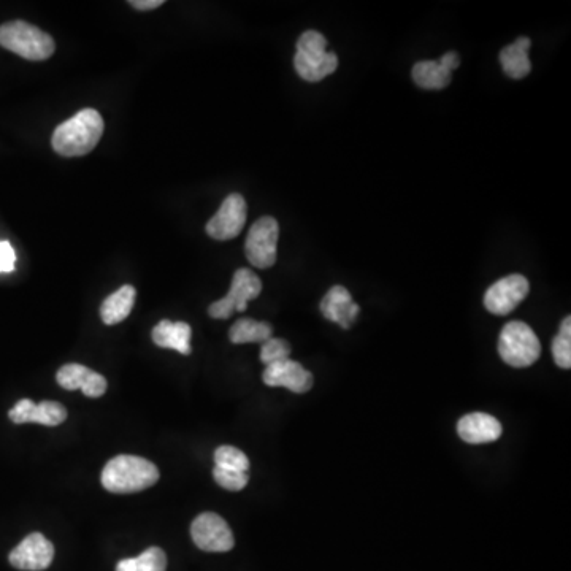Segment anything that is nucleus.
I'll return each mask as SVG.
<instances>
[{
  "label": "nucleus",
  "mask_w": 571,
  "mask_h": 571,
  "mask_svg": "<svg viewBox=\"0 0 571 571\" xmlns=\"http://www.w3.org/2000/svg\"><path fill=\"white\" fill-rule=\"evenodd\" d=\"M104 119L94 108H85L56 127L51 145L64 158L91 153L104 134Z\"/></svg>",
  "instance_id": "nucleus-1"
},
{
  "label": "nucleus",
  "mask_w": 571,
  "mask_h": 571,
  "mask_svg": "<svg viewBox=\"0 0 571 571\" xmlns=\"http://www.w3.org/2000/svg\"><path fill=\"white\" fill-rule=\"evenodd\" d=\"M102 486L112 494H135L159 481V470L153 462L132 454L113 457L102 470Z\"/></svg>",
  "instance_id": "nucleus-2"
},
{
  "label": "nucleus",
  "mask_w": 571,
  "mask_h": 571,
  "mask_svg": "<svg viewBox=\"0 0 571 571\" xmlns=\"http://www.w3.org/2000/svg\"><path fill=\"white\" fill-rule=\"evenodd\" d=\"M0 46L27 61H46L56 51L53 37L26 21H10L2 24Z\"/></svg>",
  "instance_id": "nucleus-3"
},
{
  "label": "nucleus",
  "mask_w": 571,
  "mask_h": 571,
  "mask_svg": "<svg viewBox=\"0 0 571 571\" xmlns=\"http://www.w3.org/2000/svg\"><path fill=\"white\" fill-rule=\"evenodd\" d=\"M327 39L321 32L307 31L297 40L294 67L297 75L308 83H318L337 70V54L326 50Z\"/></svg>",
  "instance_id": "nucleus-4"
},
{
  "label": "nucleus",
  "mask_w": 571,
  "mask_h": 571,
  "mask_svg": "<svg viewBox=\"0 0 571 571\" xmlns=\"http://www.w3.org/2000/svg\"><path fill=\"white\" fill-rule=\"evenodd\" d=\"M499 354L505 364L526 368L540 359L541 343L526 322H508L500 332Z\"/></svg>",
  "instance_id": "nucleus-5"
},
{
  "label": "nucleus",
  "mask_w": 571,
  "mask_h": 571,
  "mask_svg": "<svg viewBox=\"0 0 571 571\" xmlns=\"http://www.w3.org/2000/svg\"><path fill=\"white\" fill-rule=\"evenodd\" d=\"M261 292L262 281L256 273L248 269L237 270L227 296L211 303L208 315L213 319H229L235 311H245L248 302L259 297Z\"/></svg>",
  "instance_id": "nucleus-6"
},
{
  "label": "nucleus",
  "mask_w": 571,
  "mask_h": 571,
  "mask_svg": "<svg viewBox=\"0 0 571 571\" xmlns=\"http://www.w3.org/2000/svg\"><path fill=\"white\" fill-rule=\"evenodd\" d=\"M280 238V226L272 216L257 219L248 232L245 254L256 269H270L276 262V246Z\"/></svg>",
  "instance_id": "nucleus-7"
},
{
  "label": "nucleus",
  "mask_w": 571,
  "mask_h": 571,
  "mask_svg": "<svg viewBox=\"0 0 571 571\" xmlns=\"http://www.w3.org/2000/svg\"><path fill=\"white\" fill-rule=\"evenodd\" d=\"M192 541L207 552H227L234 548V533L219 514L202 513L191 526Z\"/></svg>",
  "instance_id": "nucleus-8"
},
{
  "label": "nucleus",
  "mask_w": 571,
  "mask_h": 571,
  "mask_svg": "<svg viewBox=\"0 0 571 571\" xmlns=\"http://www.w3.org/2000/svg\"><path fill=\"white\" fill-rule=\"evenodd\" d=\"M529 292L530 284L526 276L514 273L505 276L487 289L484 294V307L492 315H510L511 311L518 308L519 303L529 296Z\"/></svg>",
  "instance_id": "nucleus-9"
},
{
  "label": "nucleus",
  "mask_w": 571,
  "mask_h": 571,
  "mask_svg": "<svg viewBox=\"0 0 571 571\" xmlns=\"http://www.w3.org/2000/svg\"><path fill=\"white\" fill-rule=\"evenodd\" d=\"M246 202L240 194H230L216 215L207 223V234L215 240H232L242 234L246 224Z\"/></svg>",
  "instance_id": "nucleus-10"
},
{
  "label": "nucleus",
  "mask_w": 571,
  "mask_h": 571,
  "mask_svg": "<svg viewBox=\"0 0 571 571\" xmlns=\"http://www.w3.org/2000/svg\"><path fill=\"white\" fill-rule=\"evenodd\" d=\"M53 559V543L39 532L27 535L8 556L12 567L21 571L46 570V568L50 567Z\"/></svg>",
  "instance_id": "nucleus-11"
},
{
  "label": "nucleus",
  "mask_w": 571,
  "mask_h": 571,
  "mask_svg": "<svg viewBox=\"0 0 571 571\" xmlns=\"http://www.w3.org/2000/svg\"><path fill=\"white\" fill-rule=\"evenodd\" d=\"M262 380L270 388H286L294 394H305L313 388V375L291 359L267 365Z\"/></svg>",
  "instance_id": "nucleus-12"
},
{
  "label": "nucleus",
  "mask_w": 571,
  "mask_h": 571,
  "mask_svg": "<svg viewBox=\"0 0 571 571\" xmlns=\"http://www.w3.org/2000/svg\"><path fill=\"white\" fill-rule=\"evenodd\" d=\"M8 418L15 424L35 422V424H42V426L54 427L66 421L67 410L59 402L45 400V402L37 405L32 400L23 399L16 403L12 410L8 411Z\"/></svg>",
  "instance_id": "nucleus-13"
},
{
  "label": "nucleus",
  "mask_w": 571,
  "mask_h": 571,
  "mask_svg": "<svg viewBox=\"0 0 571 571\" xmlns=\"http://www.w3.org/2000/svg\"><path fill=\"white\" fill-rule=\"evenodd\" d=\"M56 380L62 389L66 391L81 389V392L91 399L102 397L107 392L108 384L105 376L92 372L91 368L81 364H66L59 368Z\"/></svg>",
  "instance_id": "nucleus-14"
},
{
  "label": "nucleus",
  "mask_w": 571,
  "mask_h": 571,
  "mask_svg": "<svg viewBox=\"0 0 571 571\" xmlns=\"http://www.w3.org/2000/svg\"><path fill=\"white\" fill-rule=\"evenodd\" d=\"M457 434L465 443L484 445L499 440L503 434V427L499 419L491 414L470 413L457 422Z\"/></svg>",
  "instance_id": "nucleus-15"
},
{
  "label": "nucleus",
  "mask_w": 571,
  "mask_h": 571,
  "mask_svg": "<svg viewBox=\"0 0 571 571\" xmlns=\"http://www.w3.org/2000/svg\"><path fill=\"white\" fill-rule=\"evenodd\" d=\"M321 313L330 322L349 329L359 315V305L353 302L348 289L334 286L321 300Z\"/></svg>",
  "instance_id": "nucleus-16"
},
{
  "label": "nucleus",
  "mask_w": 571,
  "mask_h": 571,
  "mask_svg": "<svg viewBox=\"0 0 571 571\" xmlns=\"http://www.w3.org/2000/svg\"><path fill=\"white\" fill-rule=\"evenodd\" d=\"M191 335L189 324L181 321L172 322L169 319H162L151 332L154 345L164 349H175L184 356L191 354Z\"/></svg>",
  "instance_id": "nucleus-17"
},
{
  "label": "nucleus",
  "mask_w": 571,
  "mask_h": 571,
  "mask_svg": "<svg viewBox=\"0 0 571 571\" xmlns=\"http://www.w3.org/2000/svg\"><path fill=\"white\" fill-rule=\"evenodd\" d=\"M530 45L532 42L529 37H519L513 45L506 46L500 53V64L506 75L513 80L526 78L532 70L529 59Z\"/></svg>",
  "instance_id": "nucleus-18"
},
{
  "label": "nucleus",
  "mask_w": 571,
  "mask_h": 571,
  "mask_svg": "<svg viewBox=\"0 0 571 571\" xmlns=\"http://www.w3.org/2000/svg\"><path fill=\"white\" fill-rule=\"evenodd\" d=\"M135 297H137V291H135L134 286L126 284L102 302L100 318L107 326H115V324L123 322L127 316L131 315Z\"/></svg>",
  "instance_id": "nucleus-19"
},
{
  "label": "nucleus",
  "mask_w": 571,
  "mask_h": 571,
  "mask_svg": "<svg viewBox=\"0 0 571 571\" xmlns=\"http://www.w3.org/2000/svg\"><path fill=\"white\" fill-rule=\"evenodd\" d=\"M273 327L269 322L254 321V319H238L234 326L230 327L229 338L234 345L245 343H264L272 338Z\"/></svg>",
  "instance_id": "nucleus-20"
},
{
  "label": "nucleus",
  "mask_w": 571,
  "mask_h": 571,
  "mask_svg": "<svg viewBox=\"0 0 571 571\" xmlns=\"http://www.w3.org/2000/svg\"><path fill=\"white\" fill-rule=\"evenodd\" d=\"M414 83L422 89H443L451 83V72L438 61H421L411 70Z\"/></svg>",
  "instance_id": "nucleus-21"
},
{
  "label": "nucleus",
  "mask_w": 571,
  "mask_h": 571,
  "mask_svg": "<svg viewBox=\"0 0 571 571\" xmlns=\"http://www.w3.org/2000/svg\"><path fill=\"white\" fill-rule=\"evenodd\" d=\"M167 556L161 548H148L138 557L123 559L116 565V571H165Z\"/></svg>",
  "instance_id": "nucleus-22"
},
{
  "label": "nucleus",
  "mask_w": 571,
  "mask_h": 571,
  "mask_svg": "<svg viewBox=\"0 0 571 571\" xmlns=\"http://www.w3.org/2000/svg\"><path fill=\"white\" fill-rule=\"evenodd\" d=\"M215 464L216 467L234 472L246 473L250 470V459L234 446H219L215 451Z\"/></svg>",
  "instance_id": "nucleus-23"
},
{
  "label": "nucleus",
  "mask_w": 571,
  "mask_h": 571,
  "mask_svg": "<svg viewBox=\"0 0 571 571\" xmlns=\"http://www.w3.org/2000/svg\"><path fill=\"white\" fill-rule=\"evenodd\" d=\"M552 356L560 368L571 367V318L564 319L559 334L552 342Z\"/></svg>",
  "instance_id": "nucleus-24"
},
{
  "label": "nucleus",
  "mask_w": 571,
  "mask_h": 571,
  "mask_svg": "<svg viewBox=\"0 0 571 571\" xmlns=\"http://www.w3.org/2000/svg\"><path fill=\"white\" fill-rule=\"evenodd\" d=\"M291 356V345L283 338H269L262 343L261 361L265 365L276 364V362L286 361Z\"/></svg>",
  "instance_id": "nucleus-25"
},
{
  "label": "nucleus",
  "mask_w": 571,
  "mask_h": 571,
  "mask_svg": "<svg viewBox=\"0 0 571 571\" xmlns=\"http://www.w3.org/2000/svg\"><path fill=\"white\" fill-rule=\"evenodd\" d=\"M213 478L223 489L232 492L242 491V489L248 486V481H250L248 473L224 470V468L219 467H215V470H213Z\"/></svg>",
  "instance_id": "nucleus-26"
},
{
  "label": "nucleus",
  "mask_w": 571,
  "mask_h": 571,
  "mask_svg": "<svg viewBox=\"0 0 571 571\" xmlns=\"http://www.w3.org/2000/svg\"><path fill=\"white\" fill-rule=\"evenodd\" d=\"M16 267V253L8 242H0V273H12Z\"/></svg>",
  "instance_id": "nucleus-27"
},
{
  "label": "nucleus",
  "mask_w": 571,
  "mask_h": 571,
  "mask_svg": "<svg viewBox=\"0 0 571 571\" xmlns=\"http://www.w3.org/2000/svg\"><path fill=\"white\" fill-rule=\"evenodd\" d=\"M131 7H134L138 12H150V10H156V8L162 7L164 5V0H132L129 2Z\"/></svg>",
  "instance_id": "nucleus-28"
},
{
  "label": "nucleus",
  "mask_w": 571,
  "mask_h": 571,
  "mask_svg": "<svg viewBox=\"0 0 571 571\" xmlns=\"http://www.w3.org/2000/svg\"><path fill=\"white\" fill-rule=\"evenodd\" d=\"M438 62H440L441 66L445 67V69H448L449 72H453V70H456L457 67L460 66L459 54H457L456 51H449V53L443 54Z\"/></svg>",
  "instance_id": "nucleus-29"
}]
</instances>
